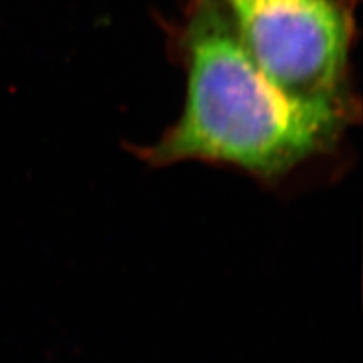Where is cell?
Wrapping results in <instances>:
<instances>
[{"label":"cell","mask_w":363,"mask_h":363,"mask_svg":"<svg viewBox=\"0 0 363 363\" xmlns=\"http://www.w3.org/2000/svg\"><path fill=\"white\" fill-rule=\"evenodd\" d=\"M184 45V111L155 143L136 150L150 165L224 163L276 184L337 148L352 123L276 89L249 57L220 0L195 2Z\"/></svg>","instance_id":"obj_1"},{"label":"cell","mask_w":363,"mask_h":363,"mask_svg":"<svg viewBox=\"0 0 363 363\" xmlns=\"http://www.w3.org/2000/svg\"><path fill=\"white\" fill-rule=\"evenodd\" d=\"M249 57L289 101L355 120L350 17L337 0H220Z\"/></svg>","instance_id":"obj_2"}]
</instances>
